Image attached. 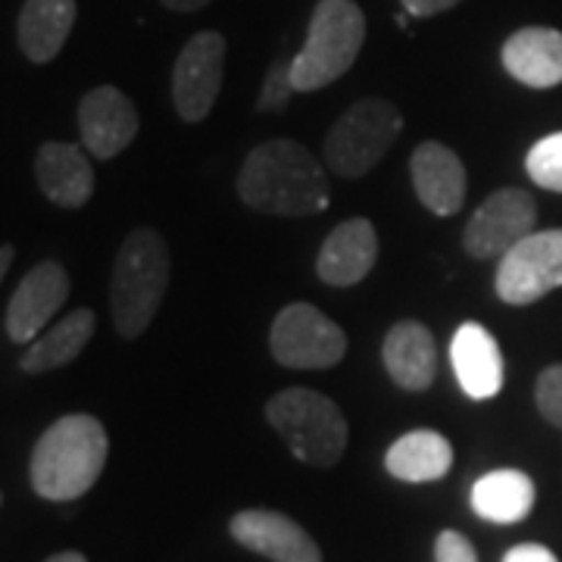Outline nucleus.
I'll use <instances>...</instances> for the list:
<instances>
[{
	"mask_svg": "<svg viewBox=\"0 0 562 562\" xmlns=\"http://www.w3.org/2000/svg\"><path fill=\"white\" fill-rule=\"evenodd\" d=\"M238 198L272 216H316L331 203L322 162L297 140H266L238 172Z\"/></svg>",
	"mask_w": 562,
	"mask_h": 562,
	"instance_id": "nucleus-1",
	"label": "nucleus"
},
{
	"mask_svg": "<svg viewBox=\"0 0 562 562\" xmlns=\"http://www.w3.org/2000/svg\"><path fill=\"white\" fill-rule=\"evenodd\" d=\"M110 441L94 416H63L35 443L32 487L44 501H79L101 479Z\"/></svg>",
	"mask_w": 562,
	"mask_h": 562,
	"instance_id": "nucleus-2",
	"label": "nucleus"
},
{
	"mask_svg": "<svg viewBox=\"0 0 562 562\" xmlns=\"http://www.w3.org/2000/svg\"><path fill=\"white\" fill-rule=\"evenodd\" d=\"M169 272H172L169 247L160 232L135 228L122 241L110 279V306L122 338L135 341L147 331V325L154 322L166 297Z\"/></svg>",
	"mask_w": 562,
	"mask_h": 562,
	"instance_id": "nucleus-3",
	"label": "nucleus"
},
{
	"mask_svg": "<svg viewBox=\"0 0 562 562\" xmlns=\"http://www.w3.org/2000/svg\"><path fill=\"white\" fill-rule=\"evenodd\" d=\"M366 41V16L353 0H319L303 50L291 60L294 91H319L357 63Z\"/></svg>",
	"mask_w": 562,
	"mask_h": 562,
	"instance_id": "nucleus-4",
	"label": "nucleus"
},
{
	"mask_svg": "<svg viewBox=\"0 0 562 562\" xmlns=\"http://www.w3.org/2000/svg\"><path fill=\"white\" fill-rule=\"evenodd\" d=\"M266 419L301 462L331 469L347 450L350 428L341 406L310 387H288L266 406Z\"/></svg>",
	"mask_w": 562,
	"mask_h": 562,
	"instance_id": "nucleus-5",
	"label": "nucleus"
},
{
	"mask_svg": "<svg viewBox=\"0 0 562 562\" xmlns=\"http://www.w3.org/2000/svg\"><path fill=\"white\" fill-rule=\"evenodd\" d=\"M403 128L401 110L382 98L353 103L325 138V162L341 179H360L375 169Z\"/></svg>",
	"mask_w": 562,
	"mask_h": 562,
	"instance_id": "nucleus-6",
	"label": "nucleus"
},
{
	"mask_svg": "<svg viewBox=\"0 0 562 562\" xmlns=\"http://www.w3.org/2000/svg\"><path fill=\"white\" fill-rule=\"evenodd\" d=\"M269 350L288 369H331L347 353V335L319 306L291 303L272 322Z\"/></svg>",
	"mask_w": 562,
	"mask_h": 562,
	"instance_id": "nucleus-7",
	"label": "nucleus"
},
{
	"mask_svg": "<svg viewBox=\"0 0 562 562\" xmlns=\"http://www.w3.org/2000/svg\"><path fill=\"white\" fill-rule=\"evenodd\" d=\"M497 297L528 306L562 288V228L531 232L497 266Z\"/></svg>",
	"mask_w": 562,
	"mask_h": 562,
	"instance_id": "nucleus-8",
	"label": "nucleus"
},
{
	"mask_svg": "<svg viewBox=\"0 0 562 562\" xmlns=\"http://www.w3.org/2000/svg\"><path fill=\"white\" fill-rule=\"evenodd\" d=\"M538 225V203L522 188H501L472 213L462 247L472 260H501Z\"/></svg>",
	"mask_w": 562,
	"mask_h": 562,
	"instance_id": "nucleus-9",
	"label": "nucleus"
},
{
	"mask_svg": "<svg viewBox=\"0 0 562 562\" xmlns=\"http://www.w3.org/2000/svg\"><path fill=\"white\" fill-rule=\"evenodd\" d=\"M225 79V38L220 32H198L181 47L172 66V103L184 122H203L213 113Z\"/></svg>",
	"mask_w": 562,
	"mask_h": 562,
	"instance_id": "nucleus-10",
	"label": "nucleus"
},
{
	"mask_svg": "<svg viewBox=\"0 0 562 562\" xmlns=\"http://www.w3.org/2000/svg\"><path fill=\"white\" fill-rule=\"evenodd\" d=\"M69 297V276L60 262H38L25 279L20 281L16 294L10 297L7 306V335L10 341L29 344L38 338L60 313V306Z\"/></svg>",
	"mask_w": 562,
	"mask_h": 562,
	"instance_id": "nucleus-11",
	"label": "nucleus"
},
{
	"mask_svg": "<svg viewBox=\"0 0 562 562\" xmlns=\"http://www.w3.org/2000/svg\"><path fill=\"white\" fill-rule=\"evenodd\" d=\"M79 132L81 144L98 160H113L138 135V110L120 88L101 85L81 98Z\"/></svg>",
	"mask_w": 562,
	"mask_h": 562,
	"instance_id": "nucleus-12",
	"label": "nucleus"
},
{
	"mask_svg": "<svg viewBox=\"0 0 562 562\" xmlns=\"http://www.w3.org/2000/svg\"><path fill=\"white\" fill-rule=\"evenodd\" d=\"M228 531L244 550L272 562H322L319 543L291 516L276 509H241L228 522Z\"/></svg>",
	"mask_w": 562,
	"mask_h": 562,
	"instance_id": "nucleus-13",
	"label": "nucleus"
},
{
	"mask_svg": "<svg viewBox=\"0 0 562 562\" xmlns=\"http://www.w3.org/2000/svg\"><path fill=\"white\" fill-rule=\"evenodd\" d=\"M409 176L419 203L435 216H453L465 203V166L438 140H425L409 157Z\"/></svg>",
	"mask_w": 562,
	"mask_h": 562,
	"instance_id": "nucleus-14",
	"label": "nucleus"
},
{
	"mask_svg": "<svg viewBox=\"0 0 562 562\" xmlns=\"http://www.w3.org/2000/svg\"><path fill=\"white\" fill-rule=\"evenodd\" d=\"M450 362L460 387L472 401H491L503 387V353L482 322H462L450 341Z\"/></svg>",
	"mask_w": 562,
	"mask_h": 562,
	"instance_id": "nucleus-15",
	"label": "nucleus"
},
{
	"mask_svg": "<svg viewBox=\"0 0 562 562\" xmlns=\"http://www.w3.org/2000/svg\"><path fill=\"white\" fill-rule=\"evenodd\" d=\"M379 260V235L369 220L341 222L319 247L316 272L331 288L360 284Z\"/></svg>",
	"mask_w": 562,
	"mask_h": 562,
	"instance_id": "nucleus-16",
	"label": "nucleus"
},
{
	"mask_svg": "<svg viewBox=\"0 0 562 562\" xmlns=\"http://www.w3.org/2000/svg\"><path fill=\"white\" fill-rule=\"evenodd\" d=\"M41 194L63 210H79L94 194V169L76 144L47 140L35 157Z\"/></svg>",
	"mask_w": 562,
	"mask_h": 562,
	"instance_id": "nucleus-17",
	"label": "nucleus"
},
{
	"mask_svg": "<svg viewBox=\"0 0 562 562\" xmlns=\"http://www.w3.org/2000/svg\"><path fill=\"white\" fill-rule=\"evenodd\" d=\"M503 69L528 88H557L562 85V32L528 25L513 32L501 50Z\"/></svg>",
	"mask_w": 562,
	"mask_h": 562,
	"instance_id": "nucleus-18",
	"label": "nucleus"
},
{
	"mask_svg": "<svg viewBox=\"0 0 562 562\" xmlns=\"http://www.w3.org/2000/svg\"><path fill=\"white\" fill-rule=\"evenodd\" d=\"M384 369L403 391H425L438 375L435 335L422 322H397L382 344Z\"/></svg>",
	"mask_w": 562,
	"mask_h": 562,
	"instance_id": "nucleus-19",
	"label": "nucleus"
},
{
	"mask_svg": "<svg viewBox=\"0 0 562 562\" xmlns=\"http://www.w3.org/2000/svg\"><path fill=\"white\" fill-rule=\"evenodd\" d=\"M79 16V0H25L16 22L20 50L32 63H50Z\"/></svg>",
	"mask_w": 562,
	"mask_h": 562,
	"instance_id": "nucleus-20",
	"label": "nucleus"
},
{
	"mask_svg": "<svg viewBox=\"0 0 562 562\" xmlns=\"http://www.w3.org/2000/svg\"><path fill=\"white\" fill-rule=\"evenodd\" d=\"M450 465H453V447L443 435L431 431V428H419V431L403 435L384 453V469L397 482H441L443 475L450 472Z\"/></svg>",
	"mask_w": 562,
	"mask_h": 562,
	"instance_id": "nucleus-21",
	"label": "nucleus"
},
{
	"mask_svg": "<svg viewBox=\"0 0 562 562\" xmlns=\"http://www.w3.org/2000/svg\"><path fill=\"white\" fill-rule=\"evenodd\" d=\"M535 482L519 469H494L472 484V509L494 525H516L535 509Z\"/></svg>",
	"mask_w": 562,
	"mask_h": 562,
	"instance_id": "nucleus-22",
	"label": "nucleus"
},
{
	"mask_svg": "<svg viewBox=\"0 0 562 562\" xmlns=\"http://www.w3.org/2000/svg\"><path fill=\"white\" fill-rule=\"evenodd\" d=\"M94 313L91 310H76L66 319L57 322L50 331H44L41 338L29 344L25 357L20 360L22 372H50V369H63L66 362H72L85 350V344L94 338Z\"/></svg>",
	"mask_w": 562,
	"mask_h": 562,
	"instance_id": "nucleus-23",
	"label": "nucleus"
},
{
	"mask_svg": "<svg viewBox=\"0 0 562 562\" xmlns=\"http://www.w3.org/2000/svg\"><path fill=\"white\" fill-rule=\"evenodd\" d=\"M525 169L538 188L562 194V132L538 140L525 157Z\"/></svg>",
	"mask_w": 562,
	"mask_h": 562,
	"instance_id": "nucleus-24",
	"label": "nucleus"
},
{
	"mask_svg": "<svg viewBox=\"0 0 562 562\" xmlns=\"http://www.w3.org/2000/svg\"><path fill=\"white\" fill-rule=\"evenodd\" d=\"M535 403H538L543 419L550 422V425H557V428H562V362L547 366L541 375H538Z\"/></svg>",
	"mask_w": 562,
	"mask_h": 562,
	"instance_id": "nucleus-25",
	"label": "nucleus"
},
{
	"mask_svg": "<svg viewBox=\"0 0 562 562\" xmlns=\"http://www.w3.org/2000/svg\"><path fill=\"white\" fill-rule=\"evenodd\" d=\"M291 94H297V91H294V81H291V60H279L269 72H266L257 110H260V113L281 110V106H288Z\"/></svg>",
	"mask_w": 562,
	"mask_h": 562,
	"instance_id": "nucleus-26",
	"label": "nucleus"
},
{
	"mask_svg": "<svg viewBox=\"0 0 562 562\" xmlns=\"http://www.w3.org/2000/svg\"><path fill=\"white\" fill-rule=\"evenodd\" d=\"M435 562H479V553L460 531H441L435 541Z\"/></svg>",
	"mask_w": 562,
	"mask_h": 562,
	"instance_id": "nucleus-27",
	"label": "nucleus"
},
{
	"mask_svg": "<svg viewBox=\"0 0 562 562\" xmlns=\"http://www.w3.org/2000/svg\"><path fill=\"white\" fill-rule=\"evenodd\" d=\"M503 562H560V560H557V553H553L550 547H543V543H516V547H509V550H506Z\"/></svg>",
	"mask_w": 562,
	"mask_h": 562,
	"instance_id": "nucleus-28",
	"label": "nucleus"
},
{
	"mask_svg": "<svg viewBox=\"0 0 562 562\" xmlns=\"http://www.w3.org/2000/svg\"><path fill=\"white\" fill-rule=\"evenodd\" d=\"M401 3L409 16H416V20H428V16H438V13L453 10V7L462 3V0H401Z\"/></svg>",
	"mask_w": 562,
	"mask_h": 562,
	"instance_id": "nucleus-29",
	"label": "nucleus"
},
{
	"mask_svg": "<svg viewBox=\"0 0 562 562\" xmlns=\"http://www.w3.org/2000/svg\"><path fill=\"white\" fill-rule=\"evenodd\" d=\"M160 3L166 10H176V13H198V10H203L213 0H160Z\"/></svg>",
	"mask_w": 562,
	"mask_h": 562,
	"instance_id": "nucleus-30",
	"label": "nucleus"
},
{
	"mask_svg": "<svg viewBox=\"0 0 562 562\" xmlns=\"http://www.w3.org/2000/svg\"><path fill=\"white\" fill-rule=\"evenodd\" d=\"M10 262H13V247H10V244H3V247H0V281H3V276H7Z\"/></svg>",
	"mask_w": 562,
	"mask_h": 562,
	"instance_id": "nucleus-31",
	"label": "nucleus"
},
{
	"mask_svg": "<svg viewBox=\"0 0 562 562\" xmlns=\"http://www.w3.org/2000/svg\"><path fill=\"white\" fill-rule=\"evenodd\" d=\"M47 562H88L81 553H76V550H66V553H57V557H50Z\"/></svg>",
	"mask_w": 562,
	"mask_h": 562,
	"instance_id": "nucleus-32",
	"label": "nucleus"
}]
</instances>
